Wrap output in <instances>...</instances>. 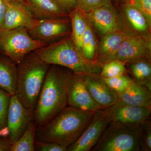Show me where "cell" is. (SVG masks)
Segmentation results:
<instances>
[{
  "label": "cell",
  "instance_id": "18",
  "mask_svg": "<svg viewBox=\"0 0 151 151\" xmlns=\"http://www.w3.org/2000/svg\"><path fill=\"white\" fill-rule=\"evenodd\" d=\"M126 35L119 30L104 35L101 42L97 63L103 65L105 63L115 60Z\"/></svg>",
  "mask_w": 151,
  "mask_h": 151
},
{
  "label": "cell",
  "instance_id": "7",
  "mask_svg": "<svg viewBox=\"0 0 151 151\" xmlns=\"http://www.w3.org/2000/svg\"><path fill=\"white\" fill-rule=\"evenodd\" d=\"M33 119L34 110L26 108L16 94L11 95L7 117L8 137L11 144L19 139Z\"/></svg>",
  "mask_w": 151,
  "mask_h": 151
},
{
  "label": "cell",
  "instance_id": "20",
  "mask_svg": "<svg viewBox=\"0 0 151 151\" xmlns=\"http://www.w3.org/2000/svg\"><path fill=\"white\" fill-rule=\"evenodd\" d=\"M130 63L129 68L134 77L133 80L151 90L150 63L145 59Z\"/></svg>",
  "mask_w": 151,
  "mask_h": 151
},
{
  "label": "cell",
  "instance_id": "9",
  "mask_svg": "<svg viewBox=\"0 0 151 151\" xmlns=\"http://www.w3.org/2000/svg\"><path fill=\"white\" fill-rule=\"evenodd\" d=\"M68 105L88 112L104 109L93 100L84 84L81 75L73 74L70 79L67 97Z\"/></svg>",
  "mask_w": 151,
  "mask_h": 151
},
{
  "label": "cell",
  "instance_id": "31",
  "mask_svg": "<svg viewBox=\"0 0 151 151\" xmlns=\"http://www.w3.org/2000/svg\"><path fill=\"white\" fill-rule=\"evenodd\" d=\"M35 147L40 151H66L67 148L63 146L50 142L35 140Z\"/></svg>",
  "mask_w": 151,
  "mask_h": 151
},
{
  "label": "cell",
  "instance_id": "33",
  "mask_svg": "<svg viewBox=\"0 0 151 151\" xmlns=\"http://www.w3.org/2000/svg\"><path fill=\"white\" fill-rule=\"evenodd\" d=\"M6 3L5 0H0V31L3 29L6 9Z\"/></svg>",
  "mask_w": 151,
  "mask_h": 151
},
{
  "label": "cell",
  "instance_id": "22",
  "mask_svg": "<svg viewBox=\"0 0 151 151\" xmlns=\"http://www.w3.org/2000/svg\"><path fill=\"white\" fill-rule=\"evenodd\" d=\"M73 10L71 13L72 27L71 37L77 48L81 53L82 40L86 31L87 23L85 21L81 11L76 8Z\"/></svg>",
  "mask_w": 151,
  "mask_h": 151
},
{
  "label": "cell",
  "instance_id": "24",
  "mask_svg": "<svg viewBox=\"0 0 151 151\" xmlns=\"http://www.w3.org/2000/svg\"><path fill=\"white\" fill-rule=\"evenodd\" d=\"M96 50V40L92 29L87 23L86 31L82 40L81 47V53L84 59L88 62L97 63Z\"/></svg>",
  "mask_w": 151,
  "mask_h": 151
},
{
  "label": "cell",
  "instance_id": "2",
  "mask_svg": "<svg viewBox=\"0 0 151 151\" xmlns=\"http://www.w3.org/2000/svg\"><path fill=\"white\" fill-rule=\"evenodd\" d=\"M72 75L56 65H50L34 110V119L37 127L46 124L67 106Z\"/></svg>",
  "mask_w": 151,
  "mask_h": 151
},
{
  "label": "cell",
  "instance_id": "11",
  "mask_svg": "<svg viewBox=\"0 0 151 151\" xmlns=\"http://www.w3.org/2000/svg\"><path fill=\"white\" fill-rule=\"evenodd\" d=\"M68 32V21L63 18L39 19L35 26L28 30L32 37L48 45Z\"/></svg>",
  "mask_w": 151,
  "mask_h": 151
},
{
  "label": "cell",
  "instance_id": "23",
  "mask_svg": "<svg viewBox=\"0 0 151 151\" xmlns=\"http://www.w3.org/2000/svg\"><path fill=\"white\" fill-rule=\"evenodd\" d=\"M124 10L128 21L136 31L145 33L148 30L150 25L140 11L127 3L124 5Z\"/></svg>",
  "mask_w": 151,
  "mask_h": 151
},
{
  "label": "cell",
  "instance_id": "17",
  "mask_svg": "<svg viewBox=\"0 0 151 151\" xmlns=\"http://www.w3.org/2000/svg\"><path fill=\"white\" fill-rule=\"evenodd\" d=\"M117 96L118 103L138 107H151V90L134 80L124 92Z\"/></svg>",
  "mask_w": 151,
  "mask_h": 151
},
{
  "label": "cell",
  "instance_id": "32",
  "mask_svg": "<svg viewBox=\"0 0 151 151\" xmlns=\"http://www.w3.org/2000/svg\"><path fill=\"white\" fill-rule=\"evenodd\" d=\"M67 12L76 7L77 0H54Z\"/></svg>",
  "mask_w": 151,
  "mask_h": 151
},
{
  "label": "cell",
  "instance_id": "26",
  "mask_svg": "<svg viewBox=\"0 0 151 151\" xmlns=\"http://www.w3.org/2000/svg\"><path fill=\"white\" fill-rule=\"evenodd\" d=\"M11 95L0 89V137L8 136L7 117Z\"/></svg>",
  "mask_w": 151,
  "mask_h": 151
},
{
  "label": "cell",
  "instance_id": "13",
  "mask_svg": "<svg viewBox=\"0 0 151 151\" xmlns=\"http://www.w3.org/2000/svg\"><path fill=\"white\" fill-rule=\"evenodd\" d=\"M81 75L89 94L101 108L106 109L117 103V94L108 87L101 77L94 74Z\"/></svg>",
  "mask_w": 151,
  "mask_h": 151
},
{
  "label": "cell",
  "instance_id": "12",
  "mask_svg": "<svg viewBox=\"0 0 151 151\" xmlns=\"http://www.w3.org/2000/svg\"><path fill=\"white\" fill-rule=\"evenodd\" d=\"M38 20L33 16L24 3L7 2L2 30L20 27H24L29 30L35 26Z\"/></svg>",
  "mask_w": 151,
  "mask_h": 151
},
{
  "label": "cell",
  "instance_id": "8",
  "mask_svg": "<svg viewBox=\"0 0 151 151\" xmlns=\"http://www.w3.org/2000/svg\"><path fill=\"white\" fill-rule=\"evenodd\" d=\"M111 122L105 109L94 112L89 125L78 139L67 148V151L92 150Z\"/></svg>",
  "mask_w": 151,
  "mask_h": 151
},
{
  "label": "cell",
  "instance_id": "25",
  "mask_svg": "<svg viewBox=\"0 0 151 151\" xmlns=\"http://www.w3.org/2000/svg\"><path fill=\"white\" fill-rule=\"evenodd\" d=\"M126 65V62L117 59L108 61L103 64L100 76L111 78L125 74L127 71Z\"/></svg>",
  "mask_w": 151,
  "mask_h": 151
},
{
  "label": "cell",
  "instance_id": "34",
  "mask_svg": "<svg viewBox=\"0 0 151 151\" xmlns=\"http://www.w3.org/2000/svg\"><path fill=\"white\" fill-rule=\"evenodd\" d=\"M12 145L9 140H0V151H11Z\"/></svg>",
  "mask_w": 151,
  "mask_h": 151
},
{
  "label": "cell",
  "instance_id": "6",
  "mask_svg": "<svg viewBox=\"0 0 151 151\" xmlns=\"http://www.w3.org/2000/svg\"><path fill=\"white\" fill-rule=\"evenodd\" d=\"M47 45L32 37L24 27L0 31V52L17 65L30 52Z\"/></svg>",
  "mask_w": 151,
  "mask_h": 151
},
{
  "label": "cell",
  "instance_id": "29",
  "mask_svg": "<svg viewBox=\"0 0 151 151\" xmlns=\"http://www.w3.org/2000/svg\"><path fill=\"white\" fill-rule=\"evenodd\" d=\"M126 3L140 11L151 27V0H126Z\"/></svg>",
  "mask_w": 151,
  "mask_h": 151
},
{
  "label": "cell",
  "instance_id": "21",
  "mask_svg": "<svg viewBox=\"0 0 151 151\" xmlns=\"http://www.w3.org/2000/svg\"><path fill=\"white\" fill-rule=\"evenodd\" d=\"M36 124L31 121L24 132L17 142L12 144L11 151L35 150Z\"/></svg>",
  "mask_w": 151,
  "mask_h": 151
},
{
  "label": "cell",
  "instance_id": "5",
  "mask_svg": "<svg viewBox=\"0 0 151 151\" xmlns=\"http://www.w3.org/2000/svg\"><path fill=\"white\" fill-rule=\"evenodd\" d=\"M92 150H143L141 125L111 122Z\"/></svg>",
  "mask_w": 151,
  "mask_h": 151
},
{
  "label": "cell",
  "instance_id": "30",
  "mask_svg": "<svg viewBox=\"0 0 151 151\" xmlns=\"http://www.w3.org/2000/svg\"><path fill=\"white\" fill-rule=\"evenodd\" d=\"M143 150L151 151V123L149 120L141 125Z\"/></svg>",
  "mask_w": 151,
  "mask_h": 151
},
{
  "label": "cell",
  "instance_id": "27",
  "mask_svg": "<svg viewBox=\"0 0 151 151\" xmlns=\"http://www.w3.org/2000/svg\"><path fill=\"white\" fill-rule=\"evenodd\" d=\"M101 78L108 87L117 94L124 92L133 81V79L126 74L111 78Z\"/></svg>",
  "mask_w": 151,
  "mask_h": 151
},
{
  "label": "cell",
  "instance_id": "1",
  "mask_svg": "<svg viewBox=\"0 0 151 151\" xmlns=\"http://www.w3.org/2000/svg\"><path fill=\"white\" fill-rule=\"evenodd\" d=\"M94 112L66 106L50 121L39 127L36 140L56 143L67 148L80 137Z\"/></svg>",
  "mask_w": 151,
  "mask_h": 151
},
{
  "label": "cell",
  "instance_id": "35",
  "mask_svg": "<svg viewBox=\"0 0 151 151\" xmlns=\"http://www.w3.org/2000/svg\"><path fill=\"white\" fill-rule=\"evenodd\" d=\"M6 2H18L25 3L26 0H5Z\"/></svg>",
  "mask_w": 151,
  "mask_h": 151
},
{
  "label": "cell",
  "instance_id": "28",
  "mask_svg": "<svg viewBox=\"0 0 151 151\" xmlns=\"http://www.w3.org/2000/svg\"><path fill=\"white\" fill-rule=\"evenodd\" d=\"M111 5V0H77L76 8L87 13L94 9Z\"/></svg>",
  "mask_w": 151,
  "mask_h": 151
},
{
  "label": "cell",
  "instance_id": "4",
  "mask_svg": "<svg viewBox=\"0 0 151 151\" xmlns=\"http://www.w3.org/2000/svg\"><path fill=\"white\" fill-rule=\"evenodd\" d=\"M42 60L50 65L66 68L74 74H95L100 64L88 62L78 50L72 37H67L34 51Z\"/></svg>",
  "mask_w": 151,
  "mask_h": 151
},
{
  "label": "cell",
  "instance_id": "3",
  "mask_svg": "<svg viewBox=\"0 0 151 151\" xmlns=\"http://www.w3.org/2000/svg\"><path fill=\"white\" fill-rule=\"evenodd\" d=\"M17 65L16 94L26 108L34 110L50 65L42 60L35 51L28 54Z\"/></svg>",
  "mask_w": 151,
  "mask_h": 151
},
{
  "label": "cell",
  "instance_id": "15",
  "mask_svg": "<svg viewBox=\"0 0 151 151\" xmlns=\"http://www.w3.org/2000/svg\"><path fill=\"white\" fill-rule=\"evenodd\" d=\"M86 14L100 34L105 35L119 30L118 15L112 5L94 9Z\"/></svg>",
  "mask_w": 151,
  "mask_h": 151
},
{
  "label": "cell",
  "instance_id": "19",
  "mask_svg": "<svg viewBox=\"0 0 151 151\" xmlns=\"http://www.w3.org/2000/svg\"><path fill=\"white\" fill-rule=\"evenodd\" d=\"M17 69L10 59L0 58V89L11 95L17 92Z\"/></svg>",
  "mask_w": 151,
  "mask_h": 151
},
{
  "label": "cell",
  "instance_id": "14",
  "mask_svg": "<svg viewBox=\"0 0 151 151\" xmlns=\"http://www.w3.org/2000/svg\"><path fill=\"white\" fill-rule=\"evenodd\" d=\"M150 56L147 44L139 36L126 33L115 59L130 63L145 59Z\"/></svg>",
  "mask_w": 151,
  "mask_h": 151
},
{
  "label": "cell",
  "instance_id": "10",
  "mask_svg": "<svg viewBox=\"0 0 151 151\" xmlns=\"http://www.w3.org/2000/svg\"><path fill=\"white\" fill-rule=\"evenodd\" d=\"M105 110L111 122L140 125L149 119L151 107H138L117 102Z\"/></svg>",
  "mask_w": 151,
  "mask_h": 151
},
{
  "label": "cell",
  "instance_id": "16",
  "mask_svg": "<svg viewBox=\"0 0 151 151\" xmlns=\"http://www.w3.org/2000/svg\"><path fill=\"white\" fill-rule=\"evenodd\" d=\"M24 3L37 19L61 18L67 16V11L54 0H26Z\"/></svg>",
  "mask_w": 151,
  "mask_h": 151
}]
</instances>
